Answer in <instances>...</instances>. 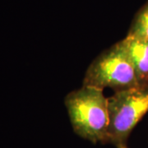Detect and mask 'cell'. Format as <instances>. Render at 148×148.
Segmentation results:
<instances>
[{
	"instance_id": "8992f818",
	"label": "cell",
	"mask_w": 148,
	"mask_h": 148,
	"mask_svg": "<svg viewBox=\"0 0 148 148\" xmlns=\"http://www.w3.org/2000/svg\"><path fill=\"white\" fill-rule=\"evenodd\" d=\"M127 148H128V147H127Z\"/></svg>"
},
{
	"instance_id": "6da1fadb",
	"label": "cell",
	"mask_w": 148,
	"mask_h": 148,
	"mask_svg": "<svg viewBox=\"0 0 148 148\" xmlns=\"http://www.w3.org/2000/svg\"><path fill=\"white\" fill-rule=\"evenodd\" d=\"M104 90L84 86L69 93L64 104L74 132L90 143L107 144L110 123Z\"/></svg>"
},
{
	"instance_id": "5b68a950",
	"label": "cell",
	"mask_w": 148,
	"mask_h": 148,
	"mask_svg": "<svg viewBox=\"0 0 148 148\" xmlns=\"http://www.w3.org/2000/svg\"><path fill=\"white\" fill-rule=\"evenodd\" d=\"M127 36L148 41V1L134 16Z\"/></svg>"
},
{
	"instance_id": "3957f363",
	"label": "cell",
	"mask_w": 148,
	"mask_h": 148,
	"mask_svg": "<svg viewBox=\"0 0 148 148\" xmlns=\"http://www.w3.org/2000/svg\"><path fill=\"white\" fill-rule=\"evenodd\" d=\"M114 92L140 86L132 62L120 41L96 57L86 72L83 83Z\"/></svg>"
},
{
	"instance_id": "277c9868",
	"label": "cell",
	"mask_w": 148,
	"mask_h": 148,
	"mask_svg": "<svg viewBox=\"0 0 148 148\" xmlns=\"http://www.w3.org/2000/svg\"><path fill=\"white\" fill-rule=\"evenodd\" d=\"M120 42L133 65L139 85H148V41L126 36Z\"/></svg>"
},
{
	"instance_id": "7a4b0ae2",
	"label": "cell",
	"mask_w": 148,
	"mask_h": 148,
	"mask_svg": "<svg viewBox=\"0 0 148 148\" xmlns=\"http://www.w3.org/2000/svg\"><path fill=\"white\" fill-rule=\"evenodd\" d=\"M108 110L107 144L127 148L131 132L148 113V85L114 92L108 98Z\"/></svg>"
}]
</instances>
